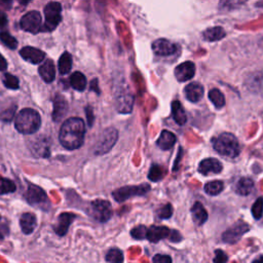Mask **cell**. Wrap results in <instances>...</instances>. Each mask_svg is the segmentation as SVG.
<instances>
[{
	"label": "cell",
	"instance_id": "6da1fadb",
	"mask_svg": "<svg viewBox=\"0 0 263 263\" xmlns=\"http://www.w3.org/2000/svg\"><path fill=\"white\" fill-rule=\"evenodd\" d=\"M85 134L84 122L79 117L68 118L61 127L60 130V142L63 147L74 150L83 144Z\"/></svg>",
	"mask_w": 263,
	"mask_h": 263
},
{
	"label": "cell",
	"instance_id": "7a4b0ae2",
	"mask_svg": "<svg viewBox=\"0 0 263 263\" xmlns=\"http://www.w3.org/2000/svg\"><path fill=\"white\" fill-rule=\"evenodd\" d=\"M41 125V118L39 113L31 108H25L16 115L14 127L21 134L30 135L37 132Z\"/></svg>",
	"mask_w": 263,
	"mask_h": 263
},
{
	"label": "cell",
	"instance_id": "3957f363",
	"mask_svg": "<svg viewBox=\"0 0 263 263\" xmlns=\"http://www.w3.org/2000/svg\"><path fill=\"white\" fill-rule=\"evenodd\" d=\"M212 145L219 154L231 159H235L241 153V145L238 139L231 133H222L214 138L212 140Z\"/></svg>",
	"mask_w": 263,
	"mask_h": 263
},
{
	"label": "cell",
	"instance_id": "277c9868",
	"mask_svg": "<svg viewBox=\"0 0 263 263\" xmlns=\"http://www.w3.org/2000/svg\"><path fill=\"white\" fill-rule=\"evenodd\" d=\"M118 138V132L114 128H108L104 130V132L99 137L98 141L95 145L94 152L97 155H102L109 152L112 147L115 145Z\"/></svg>",
	"mask_w": 263,
	"mask_h": 263
},
{
	"label": "cell",
	"instance_id": "5b68a950",
	"mask_svg": "<svg viewBox=\"0 0 263 263\" xmlns=\"http://www.w3.org/2000/svg\"><path fill=\"white\" fill-rule=\"evenodd\" d=\"M61 11L62 5L59 2H49L48 4H46V6L44 7L45 22L41 31H54L62 20Z\"/></svg>",
	"mask_w": 263,
	"mask_h": 263
},
{
	"label": "cell",
	"instance_id": "8992f818",
	"mask_svg": "<svg viewBox=\"0 0 263 263\" xmlns=\"http://www.w3.org/2000/svg\"><path fill=\"white\" fill-rule=\"evenodd\" d=\"M149 190H150L149 184H141L138 186H125L113 191L112 196L116 202L122 203L131 199L132 197L144 196Z\"/></svg>",
	"mask_w": 263,
	"mask_h": 263
},
{
	"label": "cell",
	"instance_id": "52a82bcc",
	"mask_svg": "<svg viewBox=\"0 0 263 263\" xmlns=\"http://www.w3.org/2000/svg\"><path fill=\"white\" fill-rule=\"evenodd\" d=\"M90 215L98 222H107L112 216V209L110 203L104 200H96L92 202L90 208Z\"/></svg>",
	"mask_w": 263,
	"mask_h": 263
},
{
	"label": "cell",
	"instance_id": "ba28073f",
	"mask_svg": "<svg viewBox=\"0 0 263 263\" xmlns=\"http://www.w3.org/2000/svg\"><path fill=\"white\" fill-rule=\"evenodd\" d=\"M249 231H250V226L246 222L239 221L223 233L222 241L227 244H236Z\"/></svg>",
	"mask_w": 263,
	"mask_h": 263
},
{
	"label": "cell",
	"instance_id": "9c48e42d",
	"mask_svg": "<svg viewBox=\"0 0 263 263\" xmlns=\"http://www.w3.org/2000/svg\"><path fill=\"white\" fill-rule=\"evenodd\" d=\"M41 14L36 10H32L22 16L20 25L23 30L36 34L41 31Z\"/></svg>",
	"mask_w": 263,
	"mask_h": 263
},
{
	"label": "cell",
	"instance_id": "30bf717a",
	"mask_svg": "<svg viewBox=\"0 0 263 263\" xmlns=\"http://www.w3.org/2000/svg\"><path fill=\"white\" fill-rule=\"evenodd\" d=\"M25 198L27 202L33 206L43 207L48 204V200H47V196L45 194V191L34 184H29Z\"/></svg>",
	"mask_w": 263,
	"mask_h": 263
},
{
	"label": "cell",
	"instance_id": "8fae6325",
	"mask_svg": "<svg viewBox=\"0 0 263 263\" xmlns=\"http://www.w3.org/2000/svg\"><path fill=\"white\" fill-rule=\"evenodd\" d=\"M134 105V96L128 90H121L117 93L115 98L116 110L120 113H130L133 109Z\"/></svg>",
	"mask_w": 263,
	"mask_h": 263
},
{
	"label": "cell",
	"instance_id": "7c38bea8",
	"mask_svg": "<svg viewBox=\"0 0 263 263\" xmlns=\"http://www.w3.org/2000/svg\"><path fill=\"white\" fill-rule=\"evenodd\" d=\"M152 49L157 56H172L177 51V44L168 39H157L152 43Z\"/></svg>",
	"mask_w": 263,
	"mask_h": 263
},
{
	"label": "cell",
	"instance_id": "4fadbf2b",
	"mask_svg": "<svg viewBox=\"0 0 263 263\" xmlns=\"http://www.w3.org/2000/svg\"><path fill=\"white\" fill-rule=\"evenodd\" d=\"M196 74V65L190 61L184 62L175 69V77L180 82L188 81Z\"/></svg>",
	"mask_w": 263,
	"mask_h": 263
},
{
	"label": "cell",
	"instance_id": "5bb4252c",
	"mask_svg": "<svg viewBox=\"0 0 263 263\" xmlns=\"http://www.w3.org/2000/svg\"><path fill=\"white\" fill-rule=\"evenodd\" d=\"M20 55L22 58L32 64H39L45 58V52L39 48L33 46H26L20 50Z\"/></svg>",
	"mask_w": 263,
	"mask_h": 263
},
{
	"label": "cell",
	"instance_id": "9a60e30c",
	"mask_svg": "<svg viewBox=\"0 0 263 263\" xmlns=\"http://www.w3.org/2000/svg\"><path fill=\"white\" fill-rule=\"evenodd\" d=\"M172 231L166 226H151L147 229L146 239L151 243H157L161 240L169 239Z\"/></svg>",
	"mask_w": 263,
	"mask_h": 263
},
{
	"label": "cell",
	"instance_id": "2e32d148",
	"mask_svg": "<svg viewBox=\"0 0 263 263\" xmlns=\"http://www.w3.org/2000/svg\"><path fill=\"white\" fill-rule=\"evenodd\" d=\"M75 217L76 216L72 213H62L58 217V222H57V225L55 226L56 234L60 237L66 236L69 230V226L71 225Z\"/></svg>",
	"mask_w": 263,
	"mask_h": 263
},
{
	"label": "cell",
	"instance_id": "e0dca14e",
	"mask_svg": "<svg viewBox=\"0 0 263 263\" xmlns=\"http://www.w3.org/2000/svg\"><path fill=\"white\" fill-rule=\"evenodd\" d=\"M223 170L221 163L216 159H206L201 162L199 166V172L203 175L219 174Z\"/></svg>",
	"mask_w": 263,
	"mask_h": 263
},
{
	"label": "cell",
	"instance_id": "ac0fdd59",
	"mask_svg": "<svg viewBox=\"0 0 263 263\" xmlns=\"http://www.w3.org/2000/svg\"><path fill=\"white\" fill-rule=\"evenodd\" d=\"M184 95L190 102H199L204 96V86L198 82H192L185 86Z\"/></svg>",
	"mask_w": 263,
	"mask_h": 263
},
{
	"label": "cell",
	"instance_id": "d6986e66",
	"mask_svg": "<svg viewBox=\"0 0 263 263\" xmlns=\"http://www.w3.org/2000/svg\"><path fill=\"white\" fill-rule=\"evenodd\" d=\"M38 71L41 78L47 83L52 82L56 78V67L52 60H46L44 63H42Z\"/></svg>",
	"mask_w": 263,
	"mask_h": 263
},
{
	"label": "cell",
	"instance_id": "ffe728a7",
	"mask_svg": "<svg viewBox=\"0 0 263 263\" xmlns=\"http://www.w3.org/2000/svg\"><path fill=\"white\" fill-rule=\"evenodd\" d=\"M20 225L23 234L31 235L37 226V219L36 216L32 213H25L21 216Z\"/></svg>",
	"mask_w": 263,
	"mask_h": 263
},
{
	"label": "cell",
	"instance_id": "44dd1931",
	"mask_svg": "<svg viewBox=\"0 0 263 263\" xmlns=\"http://www.w3.org/2000/svg\"><path fill=\"white\" fill-rule=\"evenodd\" d=\"M176 140H177L176 136H175L172 132L165 130L162 132L156 144L163 150H169L175 145V143H176Z\"/></svg>",
	"mask_w": 263,
	"mask_h": 263
},
{
	"label": "cell",
	"instance_id": "7402d4cb",
	"mask_svg": "<svg viewBox=\"0 0 263 263\" xmlns=\"http://www.w3.org/2000/svg\"><path fill=\"white\" fill-rule=\"evenodd\" d=\"M191 214L194 222L199 226L203 225L208 220V212L206 211L204 206L199 202H197L194 206H192Z\"/></svg>",
	"mask_w": 263,
	"mask_h": 263
},
{
	"label": "cell",
	"instance_id": "603a6c76",
	"mask_svg": "<svg viewBox=\"0 0 263 263\" xmlns=\"http://www.w3.org/2000/svg\"><path fill=\"white\" fill-rule=\"evenodd\" d=\"M67 112V102L64 97L58 95L54 100V111H52V118L55 121H60L65 113Z\"/></svg>",
	"mask_w": 263,
	"mask_h": 263
},
{
	"label": "cell",
	"instance_id": "cb8c5ba5",
	"mask_svg": "<svg viewBox=\"0 0 263 263\" xmlns=\"http://www.w3.org/2000/svg\"><path fill=\"white\" fill-rule=\"evenodd\" d=\"M32 152L37 157H47L50 153L48 140L44 138H38L32 146Z\"/></svg>",
	"mask_w": 263,
	"mask_h": 263
},
{
	"label": "cell",
	"instance_id": "d4e9b609",
	"mask_svg": "<svg viewBox=\"0 0 263 263\" xmlns=\"http://www.w3.org/2000/svg\"><path fill=\"white\" fill-rule=\"evenodd\" d=\"M172 115L174 120L176 121L178 125L183 126L186 124L187 121L186 112L182 106V104L179 101H174L172 103Z\"/></svg>",
	"mask_w": 263,
	"mask_h": 263
},
{
	"label": "cell",
	"instance_id": "484cf974",
	"mask_svg": "<svg viewBox=\"0 0 263 263\" xmlns=\"http://www.w3.org/2000/svg\"><path fill=\"white\" fill-rule=\"evenodd\" d=\"M226 32L222 27H213V28H209L203 33V37L207 41H218L222 38L225 37Z\"/></svg>",
	"mask_w": 263,
	"mask_h": 263
},
{
	"label": "cell",
	"instance_id": "4316f807",
	"mask_svg": "<svg viewBox=\"0 0 263 263\" xmlns=\"http://www.w3.org/2000/svg\"><path fill=\"white\" fill-rule=\"evenodd\" d=\"M254 188V182L252 179L244 177L239 180L236 186L237 194L240 196H248L250 195Z\"/></svg>",
	"mask_w": 263,
	"mask_h": 263
},
{
	"label": "cell",
	"instance_id": "83f0119b",
	"mask_svg": "<svg viewBox=\"0 0 263 263\" xmlns=\"http://www.w3.org/2000/svg\"><path fill=\"white\" fill-rule=\"evenodd\" d=\"M248 89L252 92H260L263 90V74L262 73H253L249 76L246 81Z\"/></svg>",
	"mask_w": 263,
	"mask_h": 263
},
{
	"label": "cell",
	"instance_id": "f1b7e54d",
	"mask_svg": "<svg viewBox=\"0 0 263 263\" xmlns=\"http://www.w3.org/2000/svg\"><path fill=\"white\" fill-rule=\"evenodd\" d=\"M72 68V57L69 52H64L59 60V72L62 75L68 74Z\"/></svg>",
	"mask_w": 263,
	"mask_h": 263
},
{
	"label": "cell",
	"instance_id": "f546056e",
	"mask_svg": "<svg viewBox=\"0 0 263 263\" xmlns=\"http://www.w3.org/2000/svg\"><path fill=\"white\" fill-rule=\"evenodd\" d=\"M70 84H71L74 90L82 92L86 86V78L81 72H74L70 76Z\"/></svg>",
	"mask_w": 263,
	"mask_h": 263
},
{
	"label": "cell",
	"instance_id": "4dcf8cb0",
	"mask_svg": "<svg viewBox=\"0 0 263 263\" xmlns=\"http://www.w3.org/2000/svg\"><path fill=\"white\" fill-rule=\"evenodd\" d=\"M209 99L213 103V105L217 109L222 108L225 105L224 95L217 89H213L209 92Z\"/></svg>",
	"mask_w": 263,
	"mask_h": 263
},
{
	"label": "cell",
	"instance_id": "1f68e13d",
	"mask_svg": "<svg viewBox=\"0 0 263 263\" xmlns=\"http://www.w3.org/2000/svg\"><path fill=\"white\" fill-rule=\"evenodd\" d=\"M223 189H224V184L222 181L219 180L208 182L205 185V191L209 196H218L219 194H221Z\"/></svg>",
	"mask_w": 263,
	"mask_h": 263
},
{
	"label": "cell",
	"instance_id": "d6a6232c",
	"mask_svg": "<svg viewBox=\"0 0 263 263\" xmlns=\"http://www.w3.org/2000/svg\"><path fill=\"white\" fill-rule=\"evenodd\" d=\"M165 174H166V172L162 167L157 166V165H153L149 170L148 179L153 181V182H157V181H160L164 178Z\"/></svg>",
	"mask_w": 263,
	"mask_h": 263
},
{
	"label": "cell",
	"instance_id": "836d02e7",
	"mask_svg": "<svg viewBox=\"0 0 263 263\" xmlns=\"http://www.w3.org/2000/svg\"><path fill=\"white\" fill-rule=\"evenodd\" d=\"M105 258H106V261L108 263H124V254L116 248L110 249Z\"/></svg>",
	"mask_w": 263,
	"mask_h": 263
},
{
	"label": "cell",
	"instance_id": "e575fe53",
	"mask_svg": "<svg viewBox=\"0 0 263 263\" xmlns=\"http://www.w3.org/2000/svg\"><path fill=\"white\" fill-rule=\"evenodd\" d=\"M15 190V185L11 180L0 178V195H6Z\"/></svg>",
	"mask_w": 263,
	"mask_h": 263
},
{
	"label": "cell",
	"instance_id": "d590c367",
	"mask_svg": "<svg viewBox=\"0 0 263 263\" xmlns=\"http://www.w3.org/2000/svg\"><path fill=\"white\" fill-rule=\"evenodd\" d=\"M0 40H1L6 46H8L10 49H15L17 46L16 39L11 36V35L7 32H1L0 33Z\"/></svg>",
	"mask_w": 263,
	"mask_h": 263
},
{
	"label": "cell",
	"instance_id": "8d00e7d4",
	"mask_svg": "<svg viewBox=\"0 0 263 263\" xmlns=\"http://www.w3.org/2000/svg\"><path fill=\"white\" fill-rule=\"evenodd\" d=\"M3 83L7 87V89H10V90H17L20 86L19 85V79H17V77L13 76L10 73H5V75L3 77Z\"/></svg>",
	"mask_w": 263,
	"mask_h": 263
},
{
	"label": "cell",
	"instance_id": "74e56055",
	"mask_svg": "<svg viewBox=\"0 0 263 263\" xmlns=\"http://www.w3.org/2000/svg\"><path fill=\"white\" fill-rule=\"evenodd\" d=\"M252 215L256 220H259L263 215V199L259 198L252 206Z\"/></svg>",
	"mask_w": 263,
	"mask_h": 263
},
{
	"label": "cell",
	"instance_id": "f35d334b",
	"mask_svg": "<svg viewBox=\"0 0 263 263\" xmlns=\"http://www.w3.org/2000/svg\"><path fill=\"white\" fill-rule=\"evenodd\" d=\"M146 234H147V227H145L144 225H139L131 231V236L136 240L146 239Z\"/></svg>",
	"mask_w": 263,
	"mask_h": 263
},
{
	"label": "cell",
	"instance_id": "ab89813d",
	"mask_svg": "<svg viewBox=\"0 0 263 263\" xmlns=\"http://www.w3.org/2000/svg\"><path fill=\"white\" fill-rule=\"evenodd\" d=\"M157 214H159V217L161 219H169L172 217L173 215V207L171 204H167L165 205L164 207H162L159 212H157Z\"/></svg>",
	"mask_w": 263,
	"mask_h": 263
},
{
	"label": "cell",
	"instance_id": "60d3db41",
	"mask_svg": "<svg viewBox=\"0 0 263 263\" xmlns=\"http://www.w3.org/2000/svg\"><path fill=\"white\" fill-rule=\"evenodd\" d=\"M9 233V227L6 219L0 216V240H3Z\"/></svg>",
	"mask_w": 263,
	"mask_h": 263
},
{
	"label": "cell",
	"instance_id": "b9f144b4",
	"mask_svg": "<svg viewBox=\"0 0 263 263\" xmlns=\"http://www.w3.org/2000/svg\"><path fill=\"white\" fill-rule=\"evenodd\" d=\"M15 110H16L15 106H12V107L4 110L3 112L0 113V119H1L2 121H5V122L10 121L15 114Z\"/></svg>",
	"mask_w": 263,
	"mask_h": 263
},
{
	"label": "cell",
	"instance_id": "7bdbcfd3",
	"mask_svg": "<svg viewBox=\"0 0 263 263\" xmlns=\"http://www.w3.org/2000/svg\"><path fill=\"white\" fill-rule=\"evenodd\" d=\"M227 261H229V257H227V255L222 250H216L214 263H226Z\"/></svg>",
	"mask_w": 263,
	"mask_h": 263
},
{
	"label": "cell",
	"instance_id": "ee69618b",
	"mask_svg": "<svg viewBox=\"0 0 263 263\" xmlns=\"http://www.w3.org/2000/svg\"><path fill=\"white\" fill-rule=\"evenodd\" d=\"M153 263H172V258L169 255L157 254L152 259Z\"/></svg>",
	"mask_w": 263,
	"mask_h": 263
},
{
	"label": "cell",
	"instance_id": "f6af8a7d",
	"mask_svg": "<svg viewBox=\"0 0 263 263\" xmlns=\"http://www.w3.org/2000/svg\"><path fill=\"white\" fill-rule=\"evenodd\" d=\"M85 112H86V117H87V122H89V125L90 127L93 126V122H94V113H93V109L90 107V106H87L85 108Z\"/></svg>",
	"mask_w": 263,
	"mask_h": 263
},
{
	"label": "cell",
	"instance_id": "bcb514c9",
	"mask_svg": "<svg viewBox=\"0 0 263 263\" xmlns=\"http://www.w3.org/2000/svg\"><path fill=\"white\" fill-rule=\"evenodd\" d=\"M172 242H175V243H177V242H180L182 240V237L181 235L177 232V231H172L171 233V236L169 238Z\"/></svg>",
	"mask_w": 263,
	"mask_h": 263
},
{
	"label": "cell",
	"instance_id": "7dc6e473",
	"mask_svg": "<svg viewBox=\"0 0 263 263\" xmlns=\"http://www.w3.org/2000/svg\"><path fill=\"white\" fill-rule=\"evenodd\" d=\"M7 24V16L6 14L0 10V28H3Z\"/></svg>",
	"mask_w": 263,
	"mask_h": 263
},
{
	"label": "cell",
	"instance_id": "c3c4849f",
	"mask_svg": "<svg viewBox=\"0 0 263 263\" xmlns=\"http://www.w3.org/2000/svg\"><path fill=\"white\" fill-rule=\"evenodd\" d=\"M6 68H7V62L4 59V57L0 54V71H4Z\"/></svg>",
	"mask_w": 263,
	"mask_h": 263
},
{
	"label": "cell",
	"instance_id": "681fc988",
	"mask_svg": "<svg viewBox=\"0 0 263 263\" xmlns=\"http://www.w3.org/2000/svg\"><path fill=\"white\" fill-rule=\"evenodd\" d=\"M91 90H93V91L97 92L98 94L100 93V92H99V87H98V80H97V79H94V80L92 81V84H91Z\"/></svg>",
	"mask_w": 263,
	"mask_h": 263
},
{
	"label": "cell",
	"instance_id": "f907efd6",
	"mask_svg": "<svg viewBox=\"0 0 263 263\" xmlns=\"http://www.w3.org/2000/svg\"><path fill=\"white\" fill-rule=\"evenodd\" d=\"M252 263H263V255L260 256V257H258L257 259H255Z\"/></svg>",
	"mask_w": 263,
	"mask_h": 263
}]
</instances>
